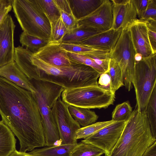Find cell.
I'll list each match as a JSON object with an SVG mask.
<instances>
[{"label": "cell", "instance_id": "obj_1", "mask_svg": "<svg viewBox=\"0 0 156 156\" xmlns=\"http://www.w3.org/2000/svg\"><path fill=\"white\" fill-rule=\"evenodd\" d=\"M0 115L18 139L19 151L45 146L42 120L32 93L0 76Z\"/></svg>", "mask_w": 156, "mask_h": 156}, {"label": "cell", "instance_id": "obj_2", "mask_svg": "<svg viewBox=\"0 0 156 156\" xmlns=\"http://www.w3.org/2000/svg\"><path fill=\"white\" fill-rule=\"evenodd\" d=\"M145 110L136 106L114 147L105 156H142L154 142Z\"/></svg>", "mask_w": 156, "mask_h": 156}, {"label": "cell", "instance_id": "obj_3", "mask_svg": "<svg viewBox=\"0 0 156 156\" xmlns=\"http://www.w3.org/2000/svg\"><path fill=\"white\" fill-rule=\"evenodd\" d=\"M30 59L39 69L40 80L58 85L65 89L98 85L101 74L89 66L77 63L69 66H53L36 58L33 53Z\"/></svg>", "mask_w": 156, "mask_h": 156}, {"label": "cell", "instance_id": "obj_4", "mask_svg": "<svg viewBox=\"0 0 156 156\" xmlns=\"http://www.w3.org/2000/svg\"><path fill=\"white\" fill-rule=\"evenodd\" d=\"M30 80L34 91L32 93L42 120L45 146L55 145L60 140L52 109L65 88L47 81L35 79Z\"/></svg>", "mask_w": 156, "mask_h": 156}, {"label": "cell", "instance_id": "obj_5", "mask_svg": "<svg viewBox=\"0 0 156 156\" xmlns=\"http://www.w3.org/2000/svg\"><path fill=\"white\" fill-rule=\"evenodd\" d=\"M15 16L23 32L49 41L50 23L38 0H12Z\"/></svg>", "mask_w": 156, "mask_h": 156}, {"label": "cell", "instance_id": "obj_6", "mask_svg": "<svg viewBox=\"0 0 156 156\" xmlns=\"http://www.w3.org/2000/svg\"><path fill=\"white\" fill-rule=\"evenodd\" d=\"M61 96L68 105L89 109L106 108L113 104L115 99V93L98 85L65 89Z\"/></svg>", "mask_w": 156, "mask_h": 156}, {"label": "cell", "instance_id": "obj_7", "mask_svg": "<svg viewBox=\"0 0 156 156\" xmlns=\"http://www.w3.org/2000/svg\"><path fill=\"white\" fill-rule=\"evenodd\" d=\"M156 54L143 57L136 62L133 86L137 109L146 110L151 96L156 86Z\"/></svg>", "mask_w": 156, "mask_h": 156}, {"label": "cell", "instance_id": "obj_8", "mask_svg": "<svg viewBox=\"0 0 156 156\" xmlns=\"http://www.w3.org/2000/svg\"><path fill=\"white\" fill-rule=\"evenodd\" d=\"M135 49L128 28L122 30L113 48L110 58L115 60L121 69L124 86L130 91L133 87L136 61Z\"/></svg>", "mask_w": 156, "mask_h": 156}, {"label": "cell", "instance_id": "obj_9", "mask_svg": "<svg viewBox=\"0 0 156 156\" xmlns=\"http://www.w3.org/2000/svg\"><path fill=\"white\" fill-rule=\"evenodd\" d=\"M52 113L57 124L61 144L77 143L76 138V131L80 125L73 118L68 109V105L59 97L54 104Z\"/></svg>", "mask_w": 156, "mask_h": 156}, {"label": "cell", "instance_id": "obj_10", "mask_svg": "<svg viewBox=\"0 0 156 156\" xmlns=\"http://www.w3.org/2000/svg\"><path fill=\"white\" fill-rule=\"evenodd\" d=\"M112 6L111 0H104L92 12L77 21L78 27L99 32L110 30L113 21Z\"/></svg>", "mask_w": 156, "mask_h": 156}, {"label": "cell", "instance_id": "obj_11", "mask_svg": "<svg viewBox=\"0 0 156 156\" xmlns=\"http://www.w3.org/2000/svg\"><path fill=\"white\" fill-rule=\"evenodd\" d=\"M126 120L116 121L82 140L109 152L119 140Z\"/></svg>", "mask_w": 156, "mask_h": 156}, {"label": "cell", "instance_id": "obj_12", "mask_svg": "<svg viewBox=\"0 0 156 156\" xmlns=\"http://www.w3.org/2000/svg\"><path fill=\"white\" fill-rule=\"evenodd\" d=\"M15 27L12 17L9 14L0 26V67L14 62Z\"/></svg>", "mask_w": 156, "mask_h": 156}, {"label": "cell", "instance_id": "obj_13", "mask_svg": "<svg viewBox=\"0 0 156 156\" xmlns=\"http://www.w3.org/2000/svg\"><path fill=\"white\" fill-rule=\"evenodd\" d=\"M34 55L50 65L57 67L70 66L76 63L69 58L66 51L60 43L49 41L43 47L33 53Z\"/></svg>", "mask_w": 156, "mask_h": 156}, {"label": "cell", "instance_id": "obj_14", "mask_svg": "<svg viewBox=\"0 0 156 156\" xmlns=\"http://www.w3.org/2000/svg\"><path fill=\"white\" fill-rule=\"evenodd\" d=\"M113 21L111 28H128L137 18V13L131 0H111Z\"/></svg>", "mask_w": 156, "mask_h": 156}, {"label": "cell", "instance_id": "obj_15", "mask_svg": "<svg viewBox=\"0 0 156 156\" xmlns=\"http://www.w3.org/2000/svg\"><path fill=\"white\" fill-rule=\"evenodd\" d=\"M135 54L146 57L152 53L149 41L146 21L137 19L128 27Z\"/></svg>", "mask_w": 156, "mask_h": 156}, {"label": "cell", "instance_id": "obj_16", "mask_svg": "<svg viewBox=\"0 0 156 156\" xmlns=\"http://www.w3.org/2000/svg\"><path fill=\"white\" fill-rule=\"evenodd\" d=\"M122 30V28H111L98 33L78 44L111 51L116 44Z\"/></svg>", "mask_w": 156, "mask_h": 156}, {"label": "cell", "instance_id": "obj_17", "mask_svg": "<svg viewBox=\"0 0 156 156\" xmlns=\"http://www.w3.org/2000/svg\"><path fill=\"white\" fill-rule=\"evenodd\" d=\"M33 53L28 49L19 46L15 48L14 61L30 80H39V69L32 63L30 57Z\"/></svg>", "mask_w": 156, "mask_h": 156}, {"label": "cell", "instance_id": "obj_18", "mask_svg": "<svg viewBox=\"0 0 156 156\" xmlns=\"http://www.w3.org/2000/svg\"><path fill=\"white\" fill-rule=\"evenodd\" d=\"M0 76L32 93L34 91L30 80L14 61L0 67Z\"/></svg>", "mask_w": 156, "mask_h": 156}, {"label": "cell", "instance_id": "obj_19", "mask_svg": "<svg viewBox=\"0 0 156 156\" xmlns=\"http://www.w3.org/2000/svg\"><path fill=\"white\" fill-rule=\"evenodd\" d=\"M104 0H68L73 14L77 20L92 12Z\"/></svg>", "mask_w": 156, "mask_h": 156}, {"label": "cell", "instance_id": "obj_20", "mask_svg": "<svg viewBox=\"0 0 156 156\" xmlns=\"http://www.w3.org/2000/svg\"><path fill=\"white\" fill-rule=\"evenodd\" d=\"M16 142L11 130L0 121V156H9L16 150Z\"/></svg>", "mask_w": 156, "mask_h": 156}, {"label": "cell", "instance_id": "obj_21", "mask_svg": "<svg viewBox=\"0 0 156 156\" xmlns=\"http://www.w3.org/2000/svg\"><path fill=\"white\" fill-rule=\"evenodd\" d=\"M77 143L60 144L46 146L41 148L34 149L29 153L35 156H71V153Z\"/></svg>", "mask_w": 156, "mask_h": 156}, {"label": "cell", "instance_id": "obj_22", "mask_svg": "<svg viewBox=\"0 0 156 156\" xmlns=\"http://www.w3.org/2000/svg\"><path fill=\"white\" fill-rule=\"evenodd\" d=\"M69 112L74 120L82 127L94 123L98 116L90 109L68 105Z\"/></svg>", "mask_w": 156, "mask_h": 156}, {"label": "cell", "instance_id": "obj_23", "mask_svg": "<svg viewBox=\"0 0 156 156\" xmlns=\"http://www.w3.org/2000/svg\"><path fill=\"white\" fill-rule=\"evenodd\" d=\"M99 32L80 27L68 30L62 38L61 43L79 44Z\"/></svg>", "mask_w": 156, "mask_h": 156}, {"label": "cell", "instance_id": "obj_24", "mask_svg": "<svg viewBox=\"0 0 156 156\" xmlns=\"http://www.w3.org/2000/svg\"><path fill=\"white\" fill-rule=\"evenodd\" d=\"M54 1L59 9L62 21L68 30L77 27V20L73 14L68 0Z\"/></svg>", "mask_w": 156, "mask_h": 156}, {"label": "cell", "instance_id": "obj_25", "mask_svg": "<svg viewBox=\"0 0 156 156\" xmlns=\"http://www.w3.org/2000/svg\"><path fill=\"white\" fill-rule=\"evenodd\" d=\"M20 41L22 47L25 46L34 53L49 42L48 40L30 35L23 31L20 35Z\"/></svg>", "mask_w": 156, "mask_h": 156}, {"label": "cell", "instance_id": "obj_26", "mask_svg": "<svg viewBox=\"0 0 156 156\" xmlns=\"http://www.w3.org/2000/svg\"><path fill=\"white\" fill-rule=\"evenodd\" d=\"M105 152L103 150L89 143L83 142L77 143L71 156H101Z\"/></svg>", "mask_w": 156, "mask_h": 156}, {"label": "cell", "instance_id": "obj_27", "mask_svg": "<svg viewBox=\"0 0 156 156\" xmlns=\"http://www.w3.org/2000/svg\"><path fill=\"white\" fill-rule=\"evenodd\" d=\"M109 70L111 79L112 92L115 93L119 88L124 86V84L121 69L117 62L113 58H110Z\"/></svg>", "mask_w": 156, "mask_h": 156}, {"label": "cell", "instance_id": "obj_28", "mask_svg": "<svg viewBox=\"0 0 156 156\" xmlns=\"http://www.w3.org/2000/svg\"><path fill=\"white\" fill-rule=\"evenodd\" d=\"M145 112L152 135L156 139V86L151 96Z\"/></svg>", "mask_w": 156, "mask_h": 156}, {"label": "cell", "instance_id": "obj_29", "mask_svg": "<svg viewBox=\"0 0 156 156\" xmlns=\"http://www.w3.org/2000/svg\"><path fill=\"white\" fill-rule=\"evenodd\" d=\"M115 121L112 119L109 121L99 122L84 127H81L76 133V140L84 139Z\"/></svg>", "mask_w": 156, "mask_h": 156}, {"label": "cell", "instance_id": "obj_30", "mask_svg": "<svg viewBox=\"0 0 156 156\" xmlns=\"http://www.w3.org/2000/svg\"><path fill=\"white\" fill-rule=\"evenodd\" d=\"M110 51L101 50L94 51L83 54L93 59L96 63L105 71L109 70Z\"/></svg>", "mask_w": 156, "mask_h": 156}, {"label": "cell", "instance_id": "obj_31", "mask_svg": "<svg viewBox=\"0 0 156 156\" xmlns=\"http://www.w3.org/2000/svg\"><path fill=\"white\" fill-rule=\"evenodd\" d=\"M66 52L69 58L73 62L89 66L101 74L105 72L101 67L97 64L90 57L83 54L69 51Z\"/></svg>", "mask_w": 156, "mask_h": 156}, {"label": "cell", "instance_id": "obj_32", "mask_svg": "<svg viewBox=\"0 0 156 156\" xmlns=\"http://www.w3.org/2000/svg\"><path fill=\"white\" fill-rule=\"evenodd\" d=\"M51 32L49 41L61 43L68 30L64 24L61 16L50 23Z\"/></svg>", "mask_w": 156, "mask_h": 156}, {"label": "cell", "instance_id": "obj_33", "mask_svg": "<svg viewBox=\"0 0 156 156\" xmlns=\"http://www.w3.org/2000/svg\"><path fill=\"white\" fill-rule=\"evenodd\" d=\"M38 1L50 23L60 17L59 9L54 0H38Z\"/></svg>", "mask_w": 156, "mask_h": 156}, {"label": "cell", "instance_id": "obj_34", "mask_svg": "<svg viewBox=\"0 0 156 156\" xmlns=\"http://www.w3.org/2000/svg\"><path fill=\"white\" fill-rule=\"evenodd\" d=\"M132 111L129 102H124L116 106L112 113V119L117 121L127 120Z\"/></svg>", "mask_w": 156, "mask_h": 156}, {"label": "cell", "instance_id": "obj_35", "mask_svg": "<svg viewBox=\"0 0 156 156\" xmlns=\"http://www.w3.org/2000/svg\"><path fill=\"white\" fill-rule=\"evenodd\" d=\"M60 44L62 48L67 51L80 54H83L94 51L104 50L78 44L60 43Z\"/></svg>", "mask_w": 156, "mask_h": 156}, {"label": "cell", "instance_id": "obj_36", "mask_svg": "<svg viewBox=\"0 0 156 156\" xmlns=\"http://www.w3.org/2000/svg\"><path fill=\"white\" fill-rule=\"evenodd\" d=\"M137 15L140 20H156V0H148L146 8Z\"/></svg>", "mask_w": 156, "mask_h": 156}, {"label": "cell", "instance_id": "obj_37", "mask_svg": "<svg viewBox=\"0 0 156 156\" xmlns=\"http://www.w3.org/2000/svg\"><path fill=\"white\" fill-rule=\"evenodd\" d=\"M148 36L152 53L156 54V20L146 21Z\"/></svg>", "mask_w": 156, "mask_h": 156}, {"label": "cell", "instance_id": "obj_38", "mask_svg": "<svg viewBox=\"0 0 156 156\" xmlns=\"http://www.w3.org/2000/svg\"><path fill=\"white\" fill-rule=\"evenodd\" d=\"M99 77L98 85L104 90L112 92L109 70L101 74Z\"/></svg>", "mask_w": 156, "mask_h": 156}, {"label": "cell", "instance_id": "obj_39", "mask_svg": "<svg viewBox=\"0 0 156 156\" xmlns=\"http://www.w3.org/2000/svg\"><path fill=\"white\" fill-rule=\"evenodd\" d=\"M12 0H9L8 3L0 10V26L6 18L8 13L12 9Z\"/></svg>", "mask_w": 156, "mask_h": 156}, {"label": "cell", "instance_id": "obj_40", "mask_svg": "<svg viewBox=\"0 0 156 156\" xmlns=\"http://www.w3.org/2000/svg\"><path fill=\"white\" fill-rule=\"evenodd\" d=\"M131 1L137 15L146 8L148 0H131Z\"/></svg>", "mask_w": 156, "mask_h": 156}, {"label": "cell", "instance_id": "obj_41", "mask_svg": "<svg viewBox=\"0 0 156 156\" xmlns=\"http://www.w3.org/2000/svg\"><path fill=\"white\" fill-rule=\"evenodd\" d=\"M142 156H156V141L146 150Z\"/></svg>", "mask_w": 156, "mask_h": 156}, {"label": "cell", "instance_id": "obj_42", "mask_svg": "<svg viewBox=\"0 0 156 156\" xmlns=\"http://www.w3.org/2000/svg\"><path fill=\"white\" fill-rule=\"evenodd\" d=\"M9 156H35L30 154L29 152H21L16 150Z\"/></svg>", "mask_w": 156, "mask_h": 156}, {"label": "cell", "instance_id": "obj_43", "mask_svg": "<svg viewBox=\"0 0 156 156\" xmlns=\"http://www.w3.org/2000/svg\"><path fill=\"white\" fill-rule=\"evenodd\" d=\"M143 57L142 55L140 53H136L135 54L134 58L136 62L140 61Z\"/></svg>", "mask_w": 156, "mask_h": 156}, {"label": "cell", "instance_id": "obj_44", "mask_svg": "<svg viewBox=\"0 0 156 156\" xmlns=\"http://www.w3.org/2000/svg\"><path fill=\"white\" fill-rule=\"evenodd\" d=\"M9 0H0V10L8 2Z\"/></svg>", "mask_w": 156, "mask_h": 156}]
</instances>
